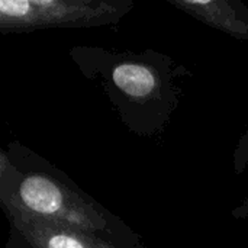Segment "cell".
<instances>
[{"label": "cell", "mask_w": 248, "mask_h": 248, "mask_svg": "<svg viewBox=\"0 0 248 248\" xmlns=\"http://www.w3.org/2000/svg\"><path fill=\"white\" fill-rule=\"evenodd\" d=\"M131 7L128 0H1L0 31L102 26L116 23Z\"/></svg>", "instance_id": "obj_2"}, {"label": "cell", "mask_w": 248, "mask_h": 248, "mask_svg": "<svg viewBox=\"0 0 248 248\" xmlns=\"http://www.w3.org/2000/svg\"><path fill=\"white\" fill-rule=\"evenodd\" d=\"M7 179L9 183H1L0 193L4 209L94 237L109 230L108 219L90 201L57 179L41 173H1V180Z\"/></svg>", "instance_id": "obj_1"}, {"label": "cell", "mask_w": 248, "mask_h": 248, "mask_svg": "<svg viewBox=\"0 0 248 248\" xmlns=\"http://www.w3.org/2000/svg\"><path fill=\"white\" fill-rule=\"evenodd\" d=\"M170 3L195 19L234 38L248 39V7L228 0H170Z\"/></svg>", "instance_id": "obj_4"}, {"label": "cell", "mask_w": 248, "mask_h": 248, "mask_svg": "<svg viewBox=\"0 0 248 248\" xmlns=\"http://www.w3.org/2000/svg\"><path fill=\"white\" fill-rule=\"evenodd\" d=\"M238 154H243V158H241V164H246V161H247L248 158V132L247 135L243 138V145L238 148Z\"/></svg>", "instance_id": "obj_6"}, {"label": "cell", "mask_w": 248, "mask_h": 248, "mask_svg": "<svg viewBox=\"0 0 248 248\" xmlns=\"http://www.w3.org/2000/svg\"><path fill=\"white\" fill-rule=\"evenodd\" d=\"M110 80L132 103H151L161 99L163 83L151 64L138 60H121L112 67Z\"/></svg>", "instance_id": "obj_5"}, {"label": "cell", "mask_w": 248, "mask_h": 248, "mask_svg": "<svg viewBox=\"0 0 248 248\" xmlns=\"http://www.w3.org/2000/svg\"><path fill=\"white\" fill-rule=\"evenodd\" d=\"M4 211L15 230L32 248H116L99 237L41 221L13 209Z\"/></svg>", "instance_id": "obj_3"}]
</instances>
